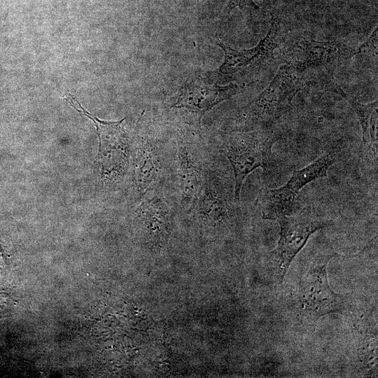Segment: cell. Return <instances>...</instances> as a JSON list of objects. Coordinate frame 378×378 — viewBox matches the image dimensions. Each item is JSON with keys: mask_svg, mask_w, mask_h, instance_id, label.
I'll list each match as a JSON object with an SVG mask.
<instances>
[{"mask_svg": "<svg viewBox=\"0 0 378 378\" xmlns=\"http://www.w3.org/2000/svg\"><path fill=\"white\" fill-rule=\"evenodd\" d=\"M337 253L328 242L311 261L299 280L290 300L291 309L304 321L314 323L329 314H342L349 305L348 294L335 293L327 272L328 262Z\"/></svg>", "mask_w": 378, "mask_h": 378, "instance_id": "6da1fadb", "label": "cell"}, {"mask_svg": "<svg viewBox=\"0 0 378 378\" xmlns=\"http://www.w3.org/2000/svg\"><path fill=\"white\" fill-rule=\"evenodd\" d=\"M300 90L292 66H282L268 87L238 114L232 131L269 129L291 108V102Z\"/></svg>", "mask_w": 378, "mask_h": 378, "instance_id": "7a4b0ae2", "label": "cell"}, {"mask_svg": "<svg viewBox=\"0 0 378 378\" xmlns=\"http://www.w3.org/2000/svg\"><path fill=\"white\" fill-rule=\"evenodd\" d=\"M274 134L269 129L232 131L224 136L220 151L229 160L234 172V198L239 202L245 178L258 167L265 168L272 155Z\"/></svg>", "mask_w": 378, "mask_h": 378, "instance_id": "3957f363", "label": "cell"}, {"mask_svg": "<svg viewBox=\"0 0 378 378\" xmlns=\"http://www.w3.org/2000/svg\"><path fill=\"white\" fill-rule=\"evenodd\" d=\"M274 220L279 224L280 237L276 247L269 253L270 265L276 279L281 283L290 263L310 236L332 223L319 218L308 209L295 214L279 216Z\"/></svg>", "mask_w": 378, "mask_h": 378, "instance_id": "277c9868", "label": "cell"}, {"mask_svg": "<svg viewBox=\"0 0 378 378\" xmlns=\"http://www.w3.org/2000/svg\"><path fill=\"white\" fill-rule=\"evenodd\" d=\"M337 155L336 149H333L309 165L295 171L284 186L262 191L256 201L262 218L274 220L279 216L293 214L296 209L295 198L299 191L316 178L326 176L327 171L335 162Z\"/></svg>", "mask_w": 378, "mask_h": 378, "instance_id": "5b68a950", "label": "cell"}, {"mask_svg": "<svg viewBox=\"0 0 378 378\" xmlns=\"http://www.w3.org/2000/svg\"><path fill=\"white\" fill-rule=\"evenodd\" d=\"M279 49L287 64L298 68L321 67L332 71L356 54V50L341 41H318L303 36H287Z\"/></svg>", "mask_w": 378, "mask_h": 378, "instance_id": "8992f818", "label": "cell"}, {"mask_svg": "<svg viewBox=\"0 0 378 378\" xmlns=\"http://www.w3.org/2000/svg\"><path fill=\"white\" fill-rule=\"evenodd\" d=\"M79 108L70 98L66 99L77 112L92 120L99 139L97 162L102 177L120 174L128 166L130 145L123 127L125 118L118 121H104L90 114L73 96Z\"/></svg>", "mask_w": 378, "mask_h": 378, "instance_id": "52a82bcc", "label": "cell"}, {"mask_svg": "<svg viewBox=\"0 0 378 378\" xmlns=\"http://www.w3.org/2000/svg\"><path fill=\"white\" fill-rule=\"evenodd\" d=\"M288 33L286 27L274 19L267 35L251 49L237 50L217 39L216 44L225 53L224 62L218 72L222 75H232L239 71L262 68L270 64L274 59V50L281 47Z\"/></svg>", "mask_w": 378, "mask_h": 378, "instance_id": "ba28073f", "label": "cell"}, {"mask_svg": "<svg viewBox=\"0 0 378 378\" xmlns=\"http://www.w3.org/2000/svg\"><path fill=\"white\" fill-rule=\"evenodd\" d=\"M176 150L177 183L180 207L194 211L203 184L207 161L204 148L188 141L178 142Z\"/></svg>", "mask_w": 378, "mask_h": 378, "instance_id": "9c48e42d", "label": "cell"}, {"mask_svg": "<svg viewBox=\"0 0 378 378\" xmlns=\"http://www.w3.org/2000/svg\"><path fill=\"white\" fill-rule=\"evenodd\" d=\"M197 76L188 80L181 89L172 108H182L198 115L200 120L216 104L227 100L239 90L234 83L220 85L217 76Z\"/></svg>", "mask_w": 378, "mask_h": 378, "instance_id": "30bf717a", "label": "cell"}, {"mask_svg": "<svg viewBox=\"0 0 378 378\" xmlns=\"http://www.w3.org/2000/svg\"><path fill=\"white\" fill-rule=\"evenodd\" d=\"M134 179L139 198L161 190L169 169L165 148L150 139H142L134 148Z\"/></svg>", "mask_w": 378, "mask_h": 378, "instance_id": "8fae6325", "label": "cell"}, {"mask_svg": "<svg viewBox=\"0 0 378 378\" xmlns=\"http://www.w3.org/2000/svg\"><path fill=\"white\" fill-rule=\"evenodd\" d=\"M341 96L349 102L358 118L362 128L363 143L365 144H368L369 142L370 143L369 134L370 124L372 114L377 111V101L367 104H360L354 97L344 91Z\"/></svg>", "mask_w": 378, "mask_h": 378, "instance_id": "7c38bea8", "label": "cell"}, {"mask_svg": "<svg viewBox=\"0 0 378 378\" xmlns=\"http://www.w3.org/2000/svg\"><path fill=\"white\" fill-rule=\"evenodd\" d=\"M358 53L368 54L377 57V29H376L369 38L358 48V49L356 50V54Z\"/></svg>", "mask_w": 378, "mask_h": 378, "instance_id": "4fadbf2b", "label": "cell"}, {"mask_svg": "<svg viewBox=\"0 0 378 378\" xmlns=\"http://www.w3.org/2000/svg\"><path fill=\"white\" fill-rule=\"evenodd\" d=\"M235 7H238L248 13L259 9V7L255 5L253 0H230L227 7V11H230L232 8Z\"/></svg>", "mask_w": 378, "mask_h": 378, "instance_id": "5bb4252c", "label": "cell"}]
</instances>
